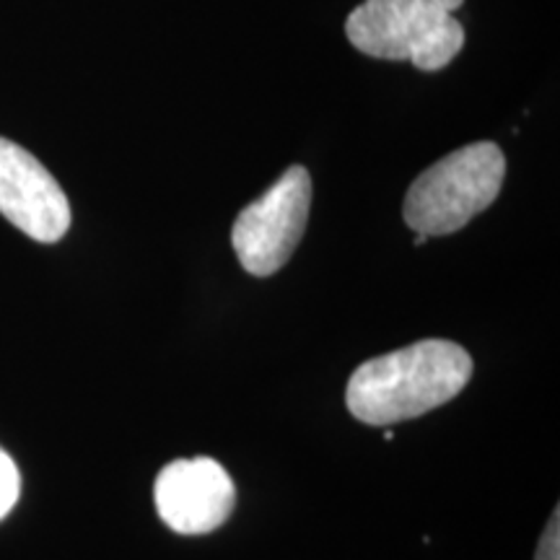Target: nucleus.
I'll return each instance as SVG.
<instances>
[{
  "instance_id": "obj_1",
  "label": "nucleus",
  "mask_w": 560,
  "mask_h": 560,
  "mask_svg": "<svg viewBox=\"0 0 560 560\" xmlns=\"http://www.w3.org/2000/svg\"><path fill=\"white\" fill-rule=\"evenodd\" d=\"M472 376V359L452 340H420L376 355L350 376L348 410L369 425H392L441 408Z\"/></svg>"
},
{
  "instance_id": "obj_2",
  "label": "nucleus",
  "mask_w": 560,
  "mask_h": 560,
  "mask_svg": "<svg viewBox=\"0 0 560 560\" xmlns=\"http://www.w3.org/2000/svg\"><path fill=\"white\" fill-rule=\"evenodd\" d=\"M506 159L495 143H470L429 166L405 195V223L425 236L465 229L499 198Z\"/></svg>"
},
{
  "instance_id": "obj_3",
  "label": "nucleus",
  "mask_w": 560,
  "mask_h": 560,
  "mask_svg": "<svg viewBox=\"0 0 560 560\" xmlns=\"http://www.w3.org/2000/svg\"><path fill=\"white\" fill-rule=\"evenodd\" d=\"M350 45L382 60L441 70L457 58L465 30L433 0H363L346 21Z\"/></svg>"
},
{
  "instance_id": "obj_4",
  "label": "nucleus",
  "mask_w": 560,
  "mask_h": 560,
  "mask_svg": "<svg viewBox=\"0 0 560 560\" xmlns=\"http://www.w3.org/2000/svg\"><path fill=\"white\" fill-rule=\"evenodd\" d=\"M312 208V177L291 166L260 200L236 215L231 244L249 276L268 278L283 268L306 231Z\"/></svg>"
},
{
  "instance_id": "obj_5",
  "label": "nucleus",
  "mask_w": 560,
  "mask_h": 560,
  "mask_svg": "<svg viewBox=\"0 0 560 560\" xmlns=\"http://www.w3.org/2000/svg\"><path fill=\"white\" fill-rule=\"evenodd\" d=\"M153 501L161 520L177 535H208L231 516L236 488L215 459H174L159 472Z\"/></svg>"
},
{
  "instance_id": "obj_6",
  "label": "nucleus",
  "mask_w": 560,
  "mask_h": 560,
  "mask_svg": "<svg viewBox=\"0 0 560 560\" xmlns=\"http://www.w3.org/2000/svg\"><path fill=\"white\" fill-rule=\"evenodd\" d=\"M0 213L34 242L55 244L70 229V202L30 151L0 138Z\"/></svg>"
},
{
  "instance_id": "obj_7",
  "label": "nucleus",
  "mask_w": 560,
  "mask_h": 560,
  "mask_svg": "<svg viewBox=\"0 0 560 560\" xmlns=\"http://www.w3.org/2000/svg\"><path fill=\"white\" fill-rule=\"evenodd\" d=\"M21 493V475L11 454L0 450V520L11 514Z\"/></svg>"
},
{
  "instance_id": "obj_8",
  "label": "nucleus",
  "mask_w": 560,
  "mask_h": 560,
  "mask_svg": "<svg viewBox=\"0 0 560 560\" xmlns=\"http://www.w3.org/2000/svg\"><path fill=\"white\" fill-rule=\"evenodd\" d=\"M535 560H560V524H558V509L552 511L548 527L542 532V540L537 545Z\"/></svg>"
},
{
  "instance_id": "obj_9",
  "label": "nucleus",
  "mask_w": 560,
  "mask_h": 560,
  "mask_svg": "<svg viewBox=\"0 0 560 560\" xmlns=\"http://www.w3.org/2000/svg\"><path fill=\"white\" fill-rule=\"evenodd\" d=\"M433 3H436L439 9H444L446 13H454L462 3H465V0H433Z\"/></svg>"
},
{
  "instance_id": "obj_10",
  "label": "nucleus",
  "mask_w": 560,
  "mask_h": 560,
  "mask_svg": "<svg viewBox=\"0 0 560 560\" xmlns=\"http://www.w3.org/2000/svg\"><path fill=\"white\" fill-rule=\"evenodd\" d=\"M425 240H429V236H425V234H418V236H416V247H420V244H425Z\"/></svg>"
}]
</instances>
